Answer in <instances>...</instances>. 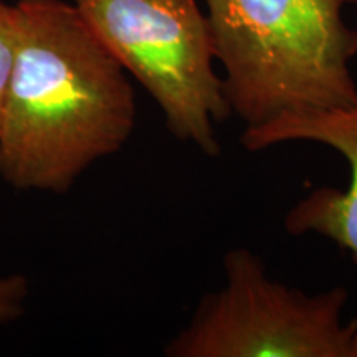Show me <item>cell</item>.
Instances as JSON below:
<instances>
[{
    "mask_svg": "<svg viewBox=\"0 0 357 357\" xmlns=\"http://www.w3.org/2000/svg\"><path fill=\"white\" fill-rule=\"evenodd\" d=\"M17 53L0 106V176L20 190L65 194L89 166L123 149L136 98L75 3H15Z\"/></svg>",
    "mask_w": 357,
    "mask_h": 357,
    "instance_id": "1",
    "label": "cell"
},
{
    "mask_svg": "<svg viewBox=\"0 0 357 357\" xmlns=\"http://www.w3.org/2000/svg\"><path fill=\"white\" fill-rule=\"evenodd\" d=\"M344 0H207L231 114L257 128L287 114L357 101V30Z\"/></svg>",
    "mask_w": 357,
    "mask_h": 357,
    "instance_id": "2",
    "label": "cell"
},
{
    "mask_svg": "<svg viewBox=\"0 0 357 357\" xmlns=\"http://www.w3.org/2000/svg\"><path fill=\"white\" fill-rule=\"evenodd\" d=\"M75 6L155 101L169 132L205 155L220 153L215 126L231 109L197 0H75Z\"/></svg>",
    "mask_w": 357,
    "mask_h": 357,
    "instance_id": "3",
    "label": "cell"
},
{
    "mask_svg": "<svg viewBox=\"0 0 357 357\" xmlns=\"http://www.w3.org/2000/svg\"><path fill=\"white\" fill-rule=\"evenodd\" d=\"M225 284L200 300L169 357H357V319H344L349 291L306 293L268 275L247 248L223 257Z\"/></svg>",
    "mask_w": 357,
    "mask_h": 357,
    "instance_id": "4",
    "label": "cell"
},
{
    "mask_svg": "<svg viewBox=\"0 0 357 357\" xmlns=\"http://www.w3.org/2000/svg\"><path fill=\"white\" fill-rule=\"evenodd\" d=\"M291 141H310L337 151L351 169L344 190L319 187L284 217L288 234H316L333 240L357 265V101L346 108L287 114L257 128H245L242 144L250 153Z\"/></svg>",
    "mask_w": 357,
    "mask_h": 357,
    "instance_id": "5",
    "label": "cell"
},
{
    "mask_svg": "<svg viewBox=\"0 0 357 357\" xmlns=\"http://www.w3.org/2000/svg\"><path fill=\"white\" fill-rule=\"evenodd\" d=\"M17 38H19V26H17L15 6H7L0 0V106L15 61Z\"/></svg>",
    "mask_w": 357,
    "mask_h": 357,
    "instance_id": "6",
    "label": "cell"
},
{
    "mask_svg": "<svg viewBox=\"0 0 357 357\" xmlns=\"http://www.w3.org/2000/svg\"><path fill=\"white\" fill-rule=\"evenodd\" d=\"M29 298V281L24 275L0 278V324L19 318Z\"/></svg>",
    "mask_w": 357,
    "mask_h": 357,
    "instance_id": "7",
    "label": "cell"
},
{
    "mask_svg": "<svg viewBox=\"0 0 357 357\" xmlns=\"http://www.w3.org/2000/svg\"><path fill=\"white\" fill-rule=\"evenodd\" d=\"M344 3H352V6H357V0H344Z\"/></svg>",
    "mask_w": 357,
    "mask_h": 357,
    "instance_id": "8",
    "label": "cell"
}]
</instances>
